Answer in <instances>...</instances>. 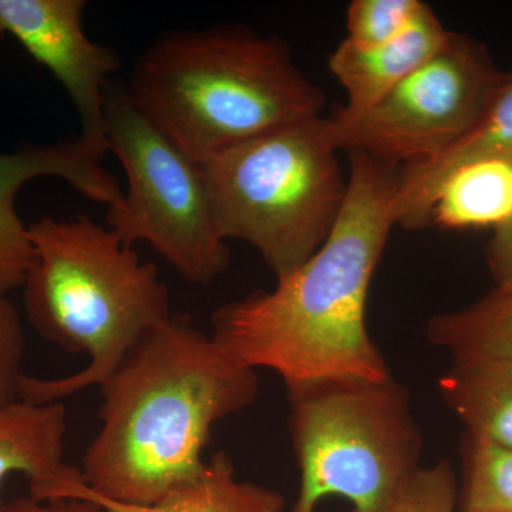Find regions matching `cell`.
<instances>
[{"label": "cell", "instance_id": "1", "mask_svg": "<svg viewBox=\"0 0 512 512\" xmlns=\"http://www.w3.org/2000/svg\"><path fill=\"white\" fill-rule=\"evenodd\" d=\"M348 195L305 264L212 315V339L238 365L268 369L288 396L326 383L393 380L366 323L367 295L394 227L399 168L349 151Z\"/></svg>", "mask_w": 512, "mask_h": 512}, {"label": "cell", "instance_id": "2", "mask_svg": "<svg viewBox=\"0 0 512 512\" xmlns=\"http://www.w3.org/2000/svg\"><path fill=\"white\" fill-rule=\"evenodd\" d=\"M100 390L101 426L84 451V483L116 503L153 505L200 476L215 424L251 406L259 380L190 316L173 315Z\"/></svg>", "mask_w": 512, "mask_h": 512}, {"label": "cell", "instance_id": "3", "mask_svg": "<svg viewBox=\"0 0 512 512\" xmlns=\"http://www.w3.org/2000/svg\"><path fill=\"white\" fill-rule=\"evenodd\" d=\"M126 89L197 164L325 107L284 40L238 26L164 33L138 57Z\"/></svg>", "mask_w": 512, "mask_h": 512}, {"label": "cell", "instance_id": "4", "mask_svg": "<svg viewBox=\"0 0 512 512\" xmlns=\"http://www.w3.org/2000/svg\"><path fill=\"white\" fill-rule=\"evenodd\" d=\"M35 261L23 305L43 339L87 355L80 372L57 379L23 377L19 399L60 402L103 386L131 349L171 319L170 291L154 262H143L119 235L87 215L43 217L28 225Z\"/></svg>", "mask_w": 512, "mask_h": 512}, {"label": "cell", "instance_id": "5", "mask_svg": "<svg viewBox=\"0 0 512 512\" xmlns=\"http://www.w3.org/2000/svg\"><path fill=\"white\" fill-rule=\"evenodd\" d=\"M330 117L289 124L200 164L222 239L259 252L276 279L329 238L348 195Z\"/></svg>", "mask_w": 512, "mask_h": 512}, {"label": "cell", "instance_id": "6", "mask_svg": "<svg viewBox=\"0 0 512 512\" xmlns=\"http://www.w3.org/2000/svg\"><path fill=\"white\" fill-rule=\"evenodd\" d=\"M301 490L289 512H315L325 497L353 512H383L420 470L423 437L407 390L384 383H326L291 394Z\"/></svg>", "mask_w": 512, "mask_h": 512}, {"label": "cell", "instance_id": "7", "mask_svg": "<svg viewBox=\"0 0 512 512\" xmlns=\"http://www.w3.org/2000/svg\"><path fill=\"white\" fill-rule=\"evenodd\" d=\"M109 151L127 174L128 192L107 222L124 245L148 242L188 282L211 284L231 251L215 224L200 164L185 156L134 106L126 86L104 90Z\"/></svg>", "mask_w": 512, "mask_h": 512}, {"label": "cell", "instance_id": "8", "mask_svg": "<svg viewBox=\"0 0 512 512\" xmlns=\"http://www.w3.org/2000/svg\"><path fill=\"white\" fill-rule=\"evenodd\" d=\"M510 82L478 40L453 33L447 46L353 117L332 120L339 150L392 167L426 163L466 137Z\"/></svg>", "mask_w": 512, "mask_h": 512}, {"label": "cell", "instance_id": "9", "mask_svg": "<svg viewBox=\"0 0 512 512\" xmlns=\"http://www.w3.org/2000/svg\"><path fill=\"white\" fill-rule=\"evenodd\" d=\"M84 0H0V33L18 40L59 80L79 114L80 140L100 158L109 153L104 90L121 69L116 50L84 32Z\"/></svg>", "mask_w": 512, "mask_h": 512}, {"label": "cell", "instance_id": "10", "mask_svg": "<svg viewBox=\"0 0 512 512\" xmlns=\"http://www.w3.org/2000/svg\"><path fill=\"white\" fill-rule=\"evenodd\" d=\"M103 158L79 137L50 144H29L0 153V295L23 286L35 261L28 225L16 212L23 185L40 177L62 178L89 200L119 210L124 194L117 178L103 167Z\"/></svg>", "mask_w": 512, "mask_h": 512}, {"label": "cell", "instance_id": "11", "mask_svg": "<svg viewBox=\"0 0 512 512\" xmlns=\"http://www.w3.org/2000/svg\"><path fill=\"white\" fill-rule=\"evenodd\" d=\"M29 495L39 501L80 500L107 512H285V497L265 485L238 480L225 451L205 463L200 476L177 488L160 503H116L92 493L82 471L64 466L55 476L30 484Z\"/></svg>", "mask_w": 512, "mask_h": 512}, {"label": "cell", "instance_id": "12", "mask_svg": "<svg viewBox=\"0 0 512 512\" xmlns=\"http://www.w3.org/2000/svg\"><path fill=\"white\" fill-rule=\"evenodd\" d=\"M451 35L426 3L412 25L389 42L359 47L342 40L329 56V70L348 96L346 106L335 117L353 119L372 109L441 52Z\"/></svg>", "mask_w": 512, "mask_h": 512}, {"label": "cell", "instance_id": "13", "mask_svg": "<svg viewBox=\"0 0 512 512\" xmlns=\"http://www.w3.org/2000/svg\"><path fill=\"white\" fill-rule=\"evenodd\" d=\"M488 158L512 164L511 79L466 137L433 160L399 168L393 200L394 227L412 231L430 227L434 198L444 181L463 165Z\"/></svg>", "mask_w": 512, "mask_h": 512}, {"label": "cell", "instance_id": "14", "mask_svg": "<svg viewBox=\"0 0 512 512\" xmlns=\"http://www.w3.org/2000/svg\"><path fill=\"white\" fill-rule=\"evenodd\" d=\"M439 389L467 434L512 448V360L454 362L440 377Z\"/></svg>", "mask_w": 512, "mask_h": 512}, {"label": "cell", "instance_id": "15", "mask_svg": "<svg viewBox=\"0 0 512 512\" xmlns=\"http://www.w3.org/2000/svg\"><path fill=\"white\" fill-rule=\"evenodd\" d=\"M67 410L62 402L0 404V491L12 474H23L30 484L47 480L63 463Z\"/></svg>", "mask_w": 512, "mask_h": 512}, {"label": "cell", "instance_id": "16", "mask_svg": "<svg viewBox=\"0 0 512 512\" xmlns=\"http://www.w3.org/2000/svg\"><path fill=\"white\" fill-rule=\"evenodd\" d=\"M512 217V164L497 158L454 171L441 185L430 225L441 228L497 229Z\"/></svg>", "mask_w": 512, "mask_h": 512}, {"label": "cell", "instance_id": "17", "mask_svg": "<svg viewBox=\"0 0 512 512\" xmlns=\"http://www.w3.org/2000/svg\"><path fill=\"white\" fill-rule=\"evenodd\" d=\"M427 338L450 353L454 362L512 360V282L495 286L467 308L433 316Z\"/></svg>", "mask_w": 512, "mask_h": 512}, {"label": "cell", "instance_id": "18", "mask_svg": "<svg viewBox=\"0 0 512 512\" xmlns=\"http://www.w3.org/2000/svg\"><path fill=\"white\" fill-rule=\"evenodd\" d=\"M463 511L512 512V448L466 434Z\"/></svg>", "mask_w": 512, "mask_h": 512}, {"label": "cell", "instance_id": "19", "mask_svg": "<svg viewBox=\"0 0 512 512\" xmlns=\"http://www.w3.org/2000/svg\"><path fill=\"white\" fill-rule=\"evenodd\" d=\"M424 5L421 0H355L346 15L345 40L359 47L389 42L412 25Z\"/></svg>", "mask_w": 512, "mask_h": 512}, {"label": "cell", "instance_id": "20", "mask_svg": "<svg viewBox=\"0 0 512 512\" xmlns=\"http://www.w3.org/2000/svg\"><path fill=\"white\" fill-rule=\"evenodd\" d=\"M457 484L447 461L421 467L399 497L383 512H454Z\"/></svg>", "mask_w": 512, "mask_h": 512}, {"label": "cell", "instance_id": "21", "mask_svg": "<svg viewBox=\"0 0 512 512\" xmlns=\"http://www.w3.org/2000/svg\"><path fill=\"white\" fill-rule=\"evenodd\" d=\"M25 332L18 308L0 295V404L19 400L25 356Z\"/></svg>", "mask_w": 512, "mask_h": 512}, {"label": "cell", "instance_id": "22", "mask_svg": "<svg viewBox=\"0 0 512 512\" xmlns=\"http://www.w3.org/2000/svg\"><path fill=\"white\" fill-rule=\"evenodd\" d=\"M495 286L512 282V217L497 229L485 249Z\"/></svg>", "mask_w": 512, "mask_h": 512}, {"label": "cell", "instance_id": "23", "mask_svg": "<svg viewBox=\"0 0 512 512\" xmlns=\"http://www.w3.org/2000/svg\"><path fill=\"white\" fill-rule=\"evenodd\" d=\"M8 512H107L97 505L80 500L39 501L30 497H19L6 504Z\"/></svg>", "mask_w": 512, "mask_h": 512}, {"label": "cell", "instance_id": "24", "mask_svg": "<svg viewBox=\"0 0 512 512\" xmlns=\"http://www.w3.org/2000/svg\"><path fill=\"white\" fill-rule=\"evenodd\" d=\"M0 512H8V510H6V504H3L2 500H0Z\"/></svg>", "mask_w": 512, "mask_h": 512}, {"label": "cell", "instance_id": "25", "mask_svg": "<svg viewBox=\"0 0 512 512\" xmlns=\"http://www.w3.org/2000/svg\"><path fill=\"white\" fill-rule=\"evenodd\" d=\"M508 74H510V79L512 80V72H511V73H508Z\"/></svg>", "mask_w": 512, "mask_h": 512}, {"label": "cell", "instance_id": "26", "mask_svg": "<svg viewBox=\"0 0 512 512\" xmlns=\"http://www.w3.org/2000/svg\"><path fill=\"white\" fill-rule=\"evenodd\" d=\"M454 512H456V511H454ZM461 512H474V511H461Z\"/></svg>", "mask_w": 512, "mask_h": 512}]
</instances>
